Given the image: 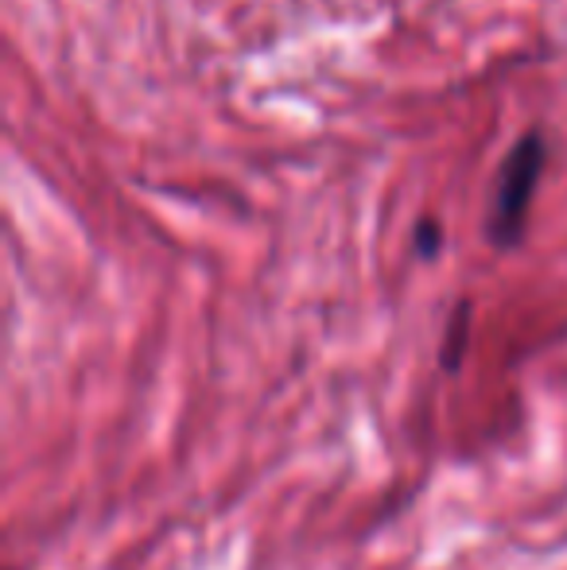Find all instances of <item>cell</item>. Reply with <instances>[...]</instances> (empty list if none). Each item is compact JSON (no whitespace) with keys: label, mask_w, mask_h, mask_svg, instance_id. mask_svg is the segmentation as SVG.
I'll return each instance as SVG.
<instances>
[{"label":"cell","mask_w":567,"mask_h":570,"mask_svg":"<svg viewBox=\"0 0 567 570\" xmlns=\"http://www.w3.org/2000/svg\"><path fill=\"white\" fill-rule=\"evenodd\" d=\"M467 338H470V299H462L454 307L451 323H447V338H443V368L454 373L462 365V353H467Z\"/></svg>","instance_id":"7a4b0ae2"},{"label":"cell","mask_w":567,"mask_h":570,"mask_svg":"<svg viewBox=\"0 0 567 570\" xmlns=\"http://www.w3.org/2000/svg\"><path fill=\"white\" fill-rule=\"evenodd\" d=\"M548 164V144L540 128H529L514 140L498 167V183H493L490 210H486V240L493 248H517L525 237V222H529L532 195L540 187V175Z\"/></svg>","instance_id":"6da1fadb"},{"label":"cell","mask_w":567,"mask_h":570,"mask_svg":"<svg viewBox=\"0 0 567 570\" xmlns=\"http://www.w3.org/2000/svg\"><path fill=\"white\" fill-rule=\"evenodd\" d=\"M439 248H443V229H439L436 218H420L417 222V253L431 261V256H439Z\"/></svg>","instance_id":"3957f363"}]
</instances>
